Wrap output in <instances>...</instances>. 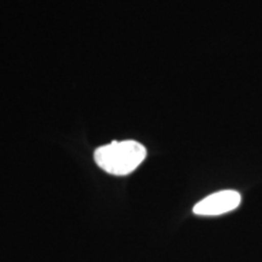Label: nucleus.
I'll list each match as a JSON object with an SVG mask.
<instances>
[{"label": "nucleus", "mask_w": 262, "mask_h": 262, "mask_svg": "<svg viewBox=\"0 0 262 262\" xmlns=\"http://www.w3.org/2000/svg\"><path fill=\"white\" fill-rule=\"evenodd\" d=\"M147 149L134 140L113 141L110 145L98 147L95 150V162L103 171L111 175H129L139 168L146 159Z\"/></svg>", "instance_id": "obj_1"}, {"label": "nucleus", "mask_w": 262, "mask_h": 262, "mask_svg": "<svg viewBox=\"0 0 262 262\" xmlns=\"http://www.w3.org/2000/svg\"><path fill=\"white\" fill-rule=\"evenodd\" d=\"M241 193L232 189H225L212 193L196 203L193 208V212L201 216H219L235 210L241 205Z\"/></svg>", "instance_id": "obj_2"}]
</instances>
